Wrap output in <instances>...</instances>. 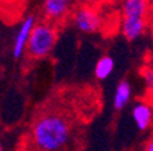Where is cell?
Segmentation results:
<instances>
[{
  "label": "cell",
  "mask_w": 153,
  "mask_h": 151,
  "mask_svg": "<svg viewBox=\"0 0 153 151\" xmlns=\"http://www.w3.org/2000/svg\"><path fill=\"white\" fill-rule=\"evenodd\" d=\"M73 0H44L42 1V15L47 22L59 23L71 11Z\"/></svg>",
  "instance_id": "cell-5"
},
{
  "label": "cell",
  "mask_w": 153,
  "mask_h": 151,
  "mask_svg": "<svg viewBox=\"0 0 153 151\" xmlns=\"http://www.w3.org/2000/svg\"><path fill=\"white\" fill-rule=\"evenodd\" d=\"M75 125L59 110H45L33 121L30 142L34 151H74Z\"/></svg>",
  "instance_id": "cell-1"
},
{
  "label": "cell",
  "mask_w": 153,
  "mask_h": 151,
  "mask_svg": "<svg viewBox=\"0 0 153 151\" xmlns=\"http://www.w3.org/2000/svg\"><path fill=\"white\" fill-rule=\"evenodd\" d=\"M36 25H37V19H36V15H33V14H29L21 22V25L18 27V32L15 34V38H14V44H13L14 59H21L23 56V53L26 52L29 40H30V35H32V32Z\"/></svg>",
  "instance_id": "cell-4"
},
{
  "label": "cell",
  "mask_w": 153,
  "mask_h": 151,
  "mask_svg": "<svg viewBox=\"0 0 153 151\" xmlns=\"http://www.w3.org/2000/svg\"><path fill=\"white\" fill-rule=\"evenodd\" d=\"M131 93H133V88H131V85L128 80L123 79L116 85V88H115L114 93V98H112V105H114V109L120 112L124 108L128 105L131 98Z\"/></svg>",
  "instance_id": "cell-9"
},
{
  "label": "cell",
  "mask_w": 153,
  "mask_h": 151,
  "mask_svg": "<svg viewBox=\"0 0 153 151\" xmlns=\"http://www.w3.org/2000/svg\"><path fill=\"white\" fill-rule=\"evenodd\" d=\"M73 22L79 32L85 34H93L100 30L102 25V18L94 7L81 6L74 11Z\"/></svg>",
  "instance_id": "cell-3"
},
{
  "label": "cell",
  "mask_w": 153,
  "mask_h": 151,
  "mask_svg": "<svg viewBox=\"0 0 153 151\" xmlns=\"http://www.w3.org/2000/svg\"><path fill=\"white\" fill-rule=\"evenodd\" d=\"M115 68V61L111 56H102L97 60L94 67V76L99 80H105L111 76V74L114 72Z\"/></svg>",
  "instance_id": "cell-10"
},
{
  "label": "cell",
  "mask_w": 153,
  "mask_h": 151,
  "mask_svg": "<svg viewBox=\"0 0 153 151\" xmlns=\"http://www.w3.org/2000/svg\"><path fill=\"white\" fill-rule=\"evenodd\" d=\"M145 151H153V138H150L145 144Z\"/></svg>",
  "instance_id": "cell-12"
},
{
  "label": "cell",
  "mask_w": 153,
  "mask_h": 151,
  "mask_svg": "<svg viewBox=\"0 0 153 151\" xmlns=\"http://www.w3.org/2000/svg\"><path fill=\"white\" fill-rule=\"evenodd\" d=\"M0 151H4V150H3V147H1V146H0Z\"/></svg>",
  "instance_id": "cell-13"
},
{
  "label": "cell",
  "mask_w": 153,
  "mask_h": 151,
  "mask_svg": "<svg viewBox=\"0 0 153 151\" xmlns=\"http://www.w3.org/2000/svg\"><path fill=\"white\" fill-rule=\"evenodd\" d=\"M146 30V19H122L120 32L128 41H135Z\"/></svg>",
  "instance_id": "cell-8"
},
{
  "label": "cell",
  "mask_w": 153,
  "mask_h": 151,
  "mask_svg": "<svg viewBox=\"0 0 153 151\" xmlns=\"http://www.w3.org/2000/svg\"><path fill=\"white\" fill-rule=\"evenodd\" d=\"M131 117L140 131H146L153 123V108L146 101H138L133 105Z\"/></svg>",
  "instance_id": "cell-6"
},
{
  "label": "cell",
  "mask_w": 153,
  "mask_h": 151,
  "mask_svg": "<svg viewBox=\"0 0 153 151\" xmlns=\"http://www.w3.org/2000/svg\"><path fill=\"white\" fill-rule=\"evenodd\" d=\"M57 41V29L51 22H37L29 40L26 52L32 59L40 60L53 50Z\"/></svg>",
  "instance_id": "cell-2"
},
{
  "label": "cell",
  "mask_w": 153,
  "mask_h": 151,
  "mask_svg": "<svg viewBox=\"0 0 153 151\" xmlns=\"http://www.w3.org/2000/svg\"><path fill=\"white\" fill-rule=\"evenodd\" d=\"M143 74V79H145V83H146V87L149 90V95L153 99V67H148L142 71Z\"/></svg>",
  "instance_id": "cell-11"
},
{
  "label": "cell",
  "mask_w": 153,
  "mask_h": 151,
  "mask_svg": "<svg viewBox=\"0 0 153 151\" xmlns=\"http://www.w3.org/2000/svg\"><path fill=\"white\" fill-rule=\"evenodd\" d=\"M148 0H123L122 19H146Z\"/></svg>",
  "instance_id": "cell-7"
}]
</instances>
